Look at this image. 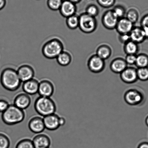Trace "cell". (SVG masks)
Returning a JSON list of instances; mask_svg holds the SVG:
<instances>
[{"mask_svg": "<svg viewBox=\"0 0 148 148\" xmlns=\"http://www.w3.org/2000/svg\"><path fill=\"white\" fill-rule=\"evenodd\" d=\"M54 92V85L51 81L45 79L39 82L38 94L40 96L50 98Z\"/></svg>", "mask_w": 148, "mask_h": 148, "instance_id": "10", "label": "cell"}, {"mask_svg": "<svg viewBox=\"0 0 148 148\" xmlns=\"http://www.w3.org/2000/svg\"><path fill=\"white\" fill-rule=\"evenodd\" d=\"M140 25L145 34L146 39H148V14L145 15L142 18Z\"/></svg>", "mask_w": 148, "mask_h": 148, "instance_id": "33", "label": "cell"}, {"mask_svg": "<svg viewBox=\"0 0 148 148\" xmlns=\"http://www.w3.org/2000/svg\"><path fill=\"white\" fill-rule=\"evenodd\" d=\"M130 40L137 44L146 40L145 32L141 27H134L130 33Z\"/></svg>", "mask_w": 148, "mask_h": 148, "instance_id": "20", "label": "cell"}, {"mask_svg": "<svg viewBox=\"0 0 148 148\" xmlns=\"http://www.w3.org/2000/svg\"><path fill=\"white\" fill-rule=\"evenodd\" d=\"M10 104L4 99H0V112L3 113L7 110Z\"/></svg>", "mask_w": 148, "mask_h": 148, "instance_id": "37", "label": "cell"}, {"mask_svg": "<svg viewBox=\"0 0 148 148\" xmlns=\"http://www.w3.org/2000/svg\"><path fill=\"white\" fill-rule=\"evenodd\" d=\"M87 65L88 69L91 72L99 73L102 72L105 68V61L96 54H94L88 59Z\"/></svg>", "mask_w": 148, "mask_h": 148, "instance_id": "7", "label": "cell"}, {"mask_svg": "<svg viewBox=\"0 0 148 148\" xmlns=\"http://www.w3.org/2000/svg\"><path fill=\"white\" fill-rule=\"evenodd\" d=\"M59 117L56 114H50L43 117L45 127L50 131H54L60 127L59 124Z\"/></svg>", "mask_w": 148, "mask_h": 148, "instance_id": "15", "label": "cell"}, {"mask_svg": "<svg viewBox=\"0 0 148 148\" xmlns=\"http://www.w3.org/2000/svg\"><path fill=\"white\" fill-rule=\"evenodd\" d=\"M125 101L129 105L136 106L141 104L144 100V96L140 91L136 89H130L125 93Z\"/></svg>", "mask_w": 148, "mask_h": 148, "instance_id": "6", "label": "cell"}, {"mask_svg": "<svg viewBox=\"0 0 148 148\" xmlns=\"http://www.w3.org/2000/svg\"><path fill=\"white\" fill-rule=\"evenodd\" d=\"M39 81L33 78L23 82L22 89L24 92L29 95H32L38 93Z\"/></svg>", "mask_w": 148, "mask_h": 148, "instance_id": "18", "label": "cell"}, {"mask_svg": "<svg viewBox=\"0 0 148 148\" xmlns=\"http://www.w3.org/2000/svg\"><path fill=\"white\" fill-rule=\"evenodd\" d=\"M137 74L138 79L142 81L148 80V67L137 69Z\"/></svg>", "mask_w": 148, "mask_h": 148, "instance_id": "29", "label": "cell"}, {"mask_svg": "<svg viewBox=\"0 0 148 148\" xmlns=\"http://www.w3.org/2000/svg\"><path fill=\"white\" fill-rule=\"evenodd\" d=\"M0 80L2 86L7 90L12 92L17 90L22 82L17 70L11 67L6 68L3 70Z\"/></svg>", "mask_w": 148, "mask_h": 148, "instance_id": "1", "label": "cell"}, {"mask_svg": "<svg viewBox=\"0 0 148 148\" xmlns=\"http://www.w3.org/2000/svg\"><path fill=\"white\" fill-rule=\"evenodd\" d=\"M119 40L120 43L124 44L131 40L130 34H119Z\"/></svg>", "mask_w": 148, "mask_h": 148, "instance_id": "36", "label": "cell"}, {"mask_svg": "<svg viewBox=\"0 0 148 148\" xmlns=\"http://www.w3.org/2000/svg\"><path fill=\"white\" fill-rule=\"evenodd\" d=\"M63 50V42L57 37L53 38L48 40L43 44L42 49L43 56L50 59H56Z\"/></svg>", "mask_w": 148, "mask_h": 148, "instance_id": "2", "label": "cell"}, {"mask_svg": "<svg viewBox=\"0 0 148 148\" xmlns=\"http://www.w3.org/2000/svg\"><path fill=\"white\" fill-rule=\"evenodd\" d=\"M77 9L76 4L69 0H64L59 11L62 17L67 18L76 14Z\"/></svg>", "mask_w": 148, "mask_h": 148, "instance_id": "13", "label": "cell"}, {"mask_svg": "<svg viewBox=\"0 0 148 148\" xmlns=\"http://www.w3.org/2000/svg\"><path fill=\"white\" fill-rule=\"evenodd\" d=\"M98 25L95 17H91L83 13L79 16V28L83 32L89 34L93 32L96 30Z\"/></svg>", "mask_w": 148, "mask_h": 148, "instance_id": "5", "label": "cell"}, {"mask_svg": "<svg viewBox=\"0 0 148 148\" xmlns=\"http://www.w3.org/2000/svg\"><path fill=\"white\" fill-rule=\"evenodd\" d=\"M118 19L113 13L112 10H107L101 17V23L106 29L109 30L115 29Z\"/></svg>", "mask_w": 148, "mask_h": 148, "instance_id": "8", "label": "cell"}, {"mask_svg": "<svg viewBox=\"0 0 148 148\" xmlns=\"http://www.w3.org/2000/svg\"><path fill=\"white\" fill-rule=\"evenodd\" d=\"M99 5L104 8L112 7L115 4L116 0H97Z\"/></svg>", "mask_w": 148, "mask_h": 148, "instance_id": "34", "label": "cell"}, {"mask_svg": "<svg viewBox=\"0 0 148 148\" xmlns=\"http://www.w3.org/2000/svg\"><path fill=\"white\" fill-rule=\"evenodd\" d=\"M120 77L121 80L126 83H134L138 79L137 69L132 67H127L120 74Z\"/></svg>", "mask_w": 148, "mask_h": 148, "instance_id": "12", "label": "cell"}, {"mask_svg": "<svg viewBox=\"0 0 148 148\" xmlns=\"http://www.w3.org/2000/svg\"><path fill=\"white\" fill-rule=\"evenodd\" d=\"M127 65L125 59L122 58H117L111 62L110 68L114 73L120 74L127 67Z\"/></svg>", "mask_w": 148, "mask_h": 148, "instance_id": "19", "label": "cell"}, {"mask_svg": "<svg viewBox=\"0 0 148 148\" xmlns=\"http://www.w3.org/2000/svg\"><path fill=\"white\" fill-rule=\"evenodd\" d=\"M137 55H127L125 60L127 65H135Z\"/></svg>", "mask_w": 148, "mask_h": 148, "instance_id": "35", "label": "cell"}, {"mask_svg": "<svg viewBox=\"0 0 148 148\" xmlns=\"http://www.w3.org/2000/svg\"><path fill=\"white\" fill-rule=\"evenodd\" d=\"M134 27V24L124 17L119 19L115 29L119 34H130Z\"/></svg>", "mask_w": 148, "mask_h": 148, "instance_id": "16", "label": "cell"}, {"mask_svg": "<svg viewBox=\"0 0 148 148\" xmlns=\"http://www.w3.org/2000/svg\"><path fill=\"white\" fill-rule=\"evenodd\" d=\"M66 120L64 117H59V124L60 127L64 125L65 124H66Z\"/></svg>", "mask_w": 148, "mask_h": 148, "instance_id": "38", "label": "cell"}, {"mask_svg": "<svg viewBox=\"0 0 148 148\" xmlns=\"http://www.w3.org/2000/svg\"><path fill=\"white\" fill-rule=\"evenodd\" d=\"M66 25L69 29L75 30L78 28L79 24V16L76 14L66 18Z\"/></svg>", "mask_w": 148, "mask_h": 148, "instance_id": "24", "label": "cell"}, {"mask_svg": "<svg viewBox=\"0 0 148 148\" xmlns=\"http://www.w3.org/2000/svg\"><path fill=\"white\" fill-rule=\"evenodd\" d=\"M34 107L36 112L43 117L55 114L56 109L54 101L49 97H38L35 101Z\"/></svg>", "mask_w": 148, "mask_h": 148, "instance_id": "4", "label": "cell"}, {"mask_svg": "<svg viewBox=\"0 0 148 148\" xmlns=\"http://www.w3.org/2000/svg\"></svg>", "mask_w": 148, "mask_h": 148, "instance_id": "43", "label": "cell"}, {"mask_svg": "<svg viewBox=\"0 0 148 148\" xmlns=\"http://www.w3.org/2000/svg\"><path fill=\"white\" fill-rule=\"evenodd\" d=\"M138 148H148V142H144L140 143Z\"/></svg>", "mask_w": 148, "mask_h": 148, "instance_id": "39", "label": "cell"}, {"mask_svg": "<svg viewBox=\"0 0 148 148\" xmlns=\"http://www.w3.org/2000/svg\"><path fill=\"white\" fill-rule=\"evenodd\" d=\"M56 59L58 63L60 66H66L71 62L72 56L69 52L64 50L57 56Z\"/></svg>", "mask_w": 148, "mask_h": 148, "instance_id": "22", "label": "cell"}, {"mask_svg": "<svg viewBox=\"0 0 148 148\" xmlns=\"http://www.w3.org/2000/svg\"><path fill=\"white\" fill-rule=\"evenodd\" d=\"M112 10L114 15L118 19L125 17L126 14L125 8L121 6H116Z\"/></svg>", "mask_w": 148, "mask_h": 148, "instance_id": "30", "label": "cell"}, {"mask_svg": "<svg viewBox=\"0 0 148 148\" xmlns=\"http://www.w3.org/2000/svg\"><path fill=\"white\" fill-rule=\"evenodd\" d=\"M15 148H35L32 140L25 138L20 140L16 145Z\"/></svg>", "mask_w": 148, "mask_h": 148, "instance_id": "27", "label": "cell"}, {"mask_svg": "<svg viewBox=\"0 0 148 148\" xmlns=\"http://www.w3.org/2000/svg\"><path fill=\"white\" fill-rule=\"evenodd\" d=\"M28 127L33 133L36 134L42 133L45 129L43 118L40 116L32 117L29 122Z\"/></svg>", "mask_w": 148, "mask_h": 148, "instance_id": "11", "label": "cell"}, {"mask_svg": "<svg viewBox=\"0 0 148 148\" xmlns=\"http://www.w3.org/2000/svg\"><path fill=\"white\" fill-rule=\"evenodd\" d=\"M32 140L35 148H49L51 144L50 138L42 133L37 134Z\"/></svg>", "mask_w": 148, "mask_h": 148, "instance_id": "17", "label": "cell"}, {"mask_svg": "<svg viewBox=\"0 0 148 148\" xmlns=\"http://www.w3.org/2000/svg\"><path fill=\"white\" fill-rule=\"evenodd\" d=\"M25 116L24 110L20 109L13 104L10 105L7 110L2 113L1 118L5 124L13 125L22 122Z\"/></svg>", "mask_w": 148, "mask_h": 148, "instance_id": "3", "label": "cell"}, {"mask_svg": "<svg viewBox=\"0 0 148 148\" xmlns=\"http://www.w3.org/2000/svg\"><path fill=\"white\" fill-rule=\"evenodd\" d=\"M125 17L133 24H134L138 20L139 14L137 10L135 9H130L126 13Z\"/></svg>", "mask_w": 148, "mask_h": 148, "instance_id": "26", "label": "cell"}, {"mask_svg": "<svg viewBox=\"0 0 148 148\" xmlns=\"http://www.w3.org/2000/svg\"><path fill=\"white\" fill-rule=\"evenodd\" d=\"M145 123L146 125L148 127V116L146 117L145 119Z\"/></svg>", "mask_w": 148, "mask_h": 148, "instance_id": "42", "label": "cell"}, {"mask_svg": "<svg viewBox=\"0 0 148 148\" xmlns=\"http://www.w3.org/2000/svg\"><path fill=\"white\" fill-rule=\"evenodd\" d=\"M112 53V51L109 46L106 44H102L97 48L96 54L105 61L111 56Z\"/></svg>", "mask_w": 148, "mask_h": 148, "instance_id": "21", "label": "cell"}, {"mask_svg": "<svg viewBox=\"0 0 148 148\" xmlns=\"http://www.w3.org/2000/svg\"><path fill=\"white\" fill-rule=\"evenodd\" d=\"M135 65L138 68L148 67V55L143 53L137 55Z\"/></svg>", "mask_w": 148, "mask_h": 148, "instance_id": "25", "label": "cell"}, {"mask_svg": "<svg viewBox=\"0 0 148 148\" xmlns=\"http://www.w3.org/2000/svg\"><path fill=\"white\" fill-rule=\"evenodd\" d=\"M31 103L30 95L24 92L16 96L14 98V104L20 109L24 110L29 107Z\"/></svg>", "mask_w": 148, "mask_h": 148, "instance_id": "14", "label": "cell"}, {"mask_svg": "<svg viewBox=\"0 0 148 148\" xmlns=\"http://www.w3.org/2000/svg\"><path fill=\"white\" fill-rule=\"evenodd\" d=\"M124 50L127 55H137L139 51L138 44L130 40L124 44Z\"/></svg>", "mask_w": 148, "mask_h": 148, "instance_id": "23", "label": "cell"}, {"mask_svg": "<svg viewBox=\"0 0 148 148\" xmlns=\"http://www.w3.org/2000/svg\"><path fill=\"white\" fill-rule=\"evenodd\" d=\"M6 0H0V11L4 8L6 4Z\"/></svg>", "mask_w": 148, "mask_h": 148, "instance_id": "40", "label": "cell"}, {"mask_svg": "<svg viewBox=\"0 0 148 148\" xmlns=\"http://www.w3.org/2000/svg\"><path fill=\"white\" fill-rule=\"evenodd\" d=\"M85 13L91 17H95L99 13V9L97 6L91 4L87 7Z\"/></svg>", "mask_w": 148, "mask_h": 148, "instance_id": "31", "label": "cell"}, {"mask_svg": "<svg viewBox=\"0 0 148 148\" xmlns=\"http://www.w3.org/2000/svg\"><path fill=\"white\" fill-rule=\"evenodd\" d=\"M69 1L76 4L80 2L81 0H69Z\"/></svg>", "mask_w": 148, "mask_h": 148, "instance_id": "41", "label": "cell"}, {"mask_svg": "<svg viewBox=\"0 0 148 148\" xmlns=\"http://www.w3.org/2000/svg\"><path fill=\"white\" fill-rule=\"evenodd\" d=\"M17 74L22 82H24L34 78L35 71L30 65L24 64L17 70Z\"/></svg>", "mask_w": 148, "mask_h": 148, "instance_id": "9", "label": "cell"}, {"mask_svg": "<svg viewBox=\"0 0 148 148\" xmlns=\"http://www.w3.org/2000/svg\"><path fill=\"white\" fill-rule=\"evenodd\" d=\"M63 0H47V5L49 8L53 11L59 10Z\"/></svg>", "mask_w": 148, "mask_h": 148, "instance_id": "28", "label": "cell"}, {"mask_svg": "<svg viewBox=\"0 0 148 148\" xmlns=\"http://www.w3.org/2000/svg\"><path fill=\"white\" fill-rule=\"evenodd\" d=\"M10 141L8 136L0 133V148H9Z\"/></svg>", "mask_w": 148, "mask_h": 148, "instance_id": "32", "label": "cell"}]
</instances>
